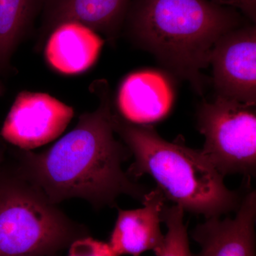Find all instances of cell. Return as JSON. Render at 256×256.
I'll list each match as a JSON object with an SVG mask.
<instances>
[{"instance_id": "obj_7", "label": "cell", "mask_w": 256, "mask_h": 256, "mask_svg": "<svg viewBox=\"0 0 256 256\" xmlns=\"http://www.w3.org/2000/svg\"><path fill=\"white\" fill-rule=\"evenodd\" d=\"M216 96L256 104V28L244 24L223 35L210 56Z\"/></svg>"}, {"instance_id": "obj_11", "label": "cell", "mask_w": 256, "mask_h": 256, "mask_svg": "<svg viewBox=\"0 0 256 256\" xmlns=\"http://www.w3.org/2000/svg\"><path fill=\"white\" fill-rule=\"evenodd\" d=\"M174 95L164 76L152 70L129 74L116 98L120 116L134 124H148L164 118L172 107Z\"/></svg>"}, {"instance_id": "obj_1", "label": "cell", "mask_w": 256, "mask_h": 256, "mask_svg": "<svg viewBox=\"0 0 256 256\" xmlns=\"http://www.w3.org/2000/svg\"><path fill=\"white\" fill-rule=\"evenodd\" d=\"M89 90L98 100L97 108L80 114L75 128L50 149L16 151V165L55 204L76 198L96 208L112 206L122 195L142 203L149 190L122 170L131 153L116 138L108 82L94 80Z\"/></svg>"}, {"instance_id": "obj_18", "label": "cell", "mask_w": 256, "mask_h": 256, "mask_svg": "<svg viewBox=\"0 0 256 256\" xmlns=\"http://www.w3.org/2000/svg\"><path fill=\"white\" fill-rule=\"evenodd\" d=\"M5 92V86L4 84L0 80V97L3 96Z\"/></svg>"}, {"instance_id": "obj_13", "label": "cell", "mask_w": 256, "mask_h": 256, "mask_svg": "<svg viewBox=\"0 0 256 256\" xmlns=\"http://www.w3.org/2000/svg\"><path fill=\"white\" fill-rule=\"evenodd\" d=\"M42 0H0V76L15 73L12 58L31 33Z\"/></svg>"}, {"instance_id": "obj_3", "label": "cell", "mask_w": 256, "mask_h": 256, "mask_svg": "<svg viewBox=\"0 0 256 256\" xmlns=\"http://www.w3.org/2000/svg\"><path fill=\"white\" fill-rule=\"evenodd\" d=\"M112 124L134 156L128 172L131 178L150 175L165 200L206 218L238 210L242 197L226 186L224 176L201 150L168 142L152 126L128 122L114 109Z\"/></svg>"}, {"instance_id": "obj_2", "label": "cell", "mask_w": 256, "mask_h": 256, "mask_svg": "<svg viewBox=\"0 0 256 256\" xmlns=\"http://www.w3.org/2000/svg\"><path fill=\"white\" fill-rule=\"evenodd\" d=\"M244 24L237 10L210 0H132L124 34L165 68L203 95L216 44L227 32Z\"/></svg>"}, {"instance_id": "obj_9", "label": "cell", "mask_w": 256, "mask_h": 256, "mask_svg": "<svg viewBox=\"0 0 256 256\" xmlns=\"http://www.w3.org/2000/svg\"><path fill=\"white\" fill-rule=\"evenodd\" d=\"M256 194L248 192L234 218H206L192 232L200 246L193 256H256Z\"/></svg>"}, {"instance_id": "obj_12", "label": "cell", "mask_w": 256, "mask_h": 256, "mask_svg": "<svg viewBox=\"0 0 256 256\" xmlns=\"http://www.w3.org/2000/svg\"><path fill=\"white\" fill-rule=\"evenodd\" d=\"M100 34L82 24L65 22L46 38L43 50L52 70L64 76H77L92 68L104 44Z\"/></svg>"}, {"instance_id": "obj_8", "label": "cell", "mask_w": 256, "mask_h": 256, "mask_svg": "<svg viewBox=\"0 0 256 256\" xmlns=\"http://www.w3.org/2000/svg\"><path fill=\"white\" fill-rule=\"evenodd\" d=\"M132 0H42L40 26L35 44L42 50L52 30L65 22H76L102 35L112 46L124 30Z\"/></svg>"}, {"instance_id": "obj_4", "label": "cell", "mask_w": 256, "mask_h": 256, "mask_svg": "<svg viewBox=\"0 0 256 256\" xmlns=\"http://www.w3.org/2000/svg\"><path fill=\"white\" fill-rule=\"evenodd\" d=\"M4 162V161H3ZM0 164V256H47L82 228L52 203L16 165Z\"/></svg>"}, {"instance_id": "obj_6", "label": "cell", "mask_w": 256, "mask_h": 256, "mask_svg": "<svg viewBox=\"0 0 256 256\" xmlns=\"http://www.w3.org/2000/svg\"><path fill=\"white\" fill-rule=\"evenodd\" d=\"M74 116L72 106L50 94L22 90L15 98L0 136L20 150H31L60 137Z\"/></svg>"}, {"instance_id": "obj_14", "label": "cell", "mask_w": 256, "mask_h": 256, "mask_svg": "<svg viewBox=\"0 0 256 256\" xmlns=\"http://www.w3.org/2000/svg\"><path fill=\"white\" fill-rule=\"evenodd\" d=\"M184 210L178 206H164L162 212V222L166 224L162 247L156 256H193L190 248L188 228L184 222Z\"/></svg>"}, {"instance_id": "obj_15", "label": "cell", "mask_w": 256, "mask_h": 256, "mask_svg": "<svg viewBox=\"0 0 256 256\" xmlns=\"http://www.w3.org/2000/svg\"><path fill=\"white\" fill-rule=\"evenodd\" d=\"M68 256H117L108 242L89 237L75 239L70 242Z\"/></svg>"}, {"instance_id": "obj_10", "label": "cell", "mask_w": 256, "mask_h": 256, "mask_svg": "<svg viewBox=\"0 0 256 256\" xmlns=\"http://www.w3.org/2000/svg\"><path fill=\"white\" fill-rule=\"evenodd\" d=\"M164 201L156 188L148 192L142 208L118 210L108 242L117 256H140L148 250L158 255L164 238L160 227Z\"/></svg>"}, {"instance_id": "obj_5", "label": "cell", "mask_w": 256, "mask_h": 256, "mask_svg": "<svg viewBox=\"0 0 256 256\" xmlns=\"http://www.w3.org/2000/svg\"><path fill=\"white\" fill-rule=\"evenodd\" d=\"M204 136V156L223 175H252L256 168L255 107L216 96L204 101L197 114Z\"/></svg>"}, {"instance_id": "obj_17", "label": "cell", "mask_w": 256, "mask_h": 256, "mask_svg": "<svg viewBox=\"0 0 256 256\" xmlns=\"http://www.w3.org/2000/svg\"><path fill=\"white\" fill-rule=\"evenodd\" d=\"M4 150L2 146H0V164L4 161Z\"/></svg>"}, {"instance_id": "obj_16", "label": "cell", "mask_w": 256, "mask_h": 256, "mask_svg": "<svg viewBox=\"0 0 256 256\" xmlns=\"http://www.w3.org/2000/svg\"><path fill=\"white\" fill-rule=\"evenodd\" d=\"M222 6L237 10L252 22L256 20V0H210Z\"/></svg>"}]
</instances>
